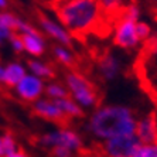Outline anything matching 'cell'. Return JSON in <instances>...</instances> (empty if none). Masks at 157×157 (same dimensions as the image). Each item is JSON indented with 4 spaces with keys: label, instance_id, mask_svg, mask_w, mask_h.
Instances as JSON below:
<instances>
[{
    "label": "cell",
    "instance_id": "6da1fadb",
    "mask_svg": "<svg viewBox=\"0 0 157 157\" xmlns=\"http://www.w3.org/2000/svg\"><path fill=\"white\" fill-rule=\"evenodd\" d=\"M137 115L130 106L123 103L98 105L89 115L84 129L89 137L102 143L123 135H135Z\"/></svg>",
    "mask_w": 157,
    "mask_h": 157
},
{
    "label": "cell",
    "instance_id": "7a4b0ae2",
    "mask_svg": "<svg viewBox=\"0 0 157 157\" xmlns=\"http://www.w3.org/2000/svg\"><path fill=\"white\" fill-rule=\"evenodd\" d=\"M102 9L98 0H65L57 9L58 21L71 34H84L94 29Z\"/></svg>",
    "mask_w": 157,
    "mask_h": 157
},
{
    "label": "cell",
    "instance_id": "3957f363",
    "mask_svg": "<svg viewBox=\"0 0 157 157\" xmlns=\"http://www.w3.org/2000/svg\"><path fill=\"white\" fill-rule=\"evenodd\" d=\"M64 84L68 89V95L84 110H94L99 105V92L95 85L85 75L70 71L64 77Z\"/></svg>",
    "mask_w": 157,
    "mask_h": 157
},
{
    "label": "cell",
    "instance_id": "277c9868",
    "mask_svg": "<svg viewBox=\"0 0 157 157\" xmlns=\"http://www.w3.org/2000/svg\"><path fill=\"white\" fill-rule=\"evenodd\" d=\"M37 143L44 149L65 147L74 154L84 149V139L77 130L71 128H57L38 136Z\"/></svg>",
    "mask_w": 157,
    "mask_h": 157
},
{
    "label": "cell",
    "instance_id": "5b68a950",
    "mask_svg": "<svg viewBox=\"0 0 157 157\" xmlns=\"http://www.w3.org/2000/svg\"><path fill=\"white\" fill-rule=\"evenodd\" d=\"M139 144L136 135L115 136L101 143V150L105 157H130Z\"/></svg>",
    "mask_w": 157,
    "mask_h": 157
},
{
    "label": "cell",
    "instance_id": "8992f818",
    "mask_svg": "<svg viewBox=\"0 0 157 157\" xmlns=\"http://www.w3.org/2000/svg\"><path fill=\"white\" fill-rule=\"evenodd\" d=\"M14 95L20 101L27 103H33L37 99L44 96V89H45V81L36 77L33 74L27 72L21 79L17 82L14 88H11Z\"/></svg>",
    "mask_w": 157,
    "mask_h": 157
},
{
    "label": "cell",
    "instance_id": "52a82bcc",
    "mask_svg": "<svg viewBox=\"0 0 157 157\" xmlns=\"http://www.w3.org/2000/svg\"><path fill=\"white\" fill-rule=\"evenodd\" d=\"M137 21L126 18L123 16L117 21L113 33V43L119 48H122V50H135L142 43L139 40V36H137V30H136V23Z\"/></svg>",
    "mask_w": 157,
    "mask_h": 157
},
{
    "label": "cell",
    "instance_id": "ba28073f",
    "mask_svg": "<svg viewBox=\"0 0 157 157\" xmlns=\"http://www.w3.org/2000/svg\"><path fill=\"white\" fill-rule=\"evenodd\" d=\"M38 24H40L43 34H45L48 38L54 40L57 44L67 45V47H70L72 44V34L62 26L58 20H55L50 16H40Z\"/></svg>",
    "mask_w": 157,
    "mask_h": 157
},
{
    "label": "cell",
    "instance_id": "9c48e42d",
    "mask_svg": "<svg viewBox=\"0 0 157 157\" xmlns=\"http://www.w3.org/2000/svg\"><path fill=\"white\" fill-rule=\"evenodd\" d=\"M140 75L147 89L157 95V44L147 48L140 61Z\"/></svg>",
    "mask_w": 157,
    "mask_h": 157
},
{
    "label": "cell",
    "instance_id": "30bf717a",
    "mask_svg": "<svg viewBox=\"0 0 157 157\" xmlns=\"http://www.w3.org/2000/svg\"><path fill=\"white\" fill-rule=\"evenodd\" d=\"M31 108H33V113L43 121L52 122V123H62L67 121L57 101L54 99H48L43 96L31 103Z\"/></svg>",
    "mask_w": 157,
    "mask_h": 157
},
{
    "label": "cell",
    "instance_id": "8fae6325",
    "mask_svg": "<svg viewBox=\"0 0 157 157\" xmlns=\"http://www.w3.org/2000/svg\"><path fill=\"white\" fill-rule=\"evenodd\" d=\"M136 137L140 143H156L157 142V115L150 112L137 116L135 130Z\"/></svg>",
    "mask_w": 157,
    "mask_h": 157
},
{
    "label": "cell",
    "instance_id": "7c38bea8",
    "mask_svg": "<svg viewBox=\"0 0 157 157\" xmlns=\"http://www.w3.org/2000/svg\"><path fill=\"white\" fill-rule=\"evenodd\" d=\"M123 70V64L119 55L115 52H108L102 55L98 62V74L101 79L105 82H112L121 75Z\"/></svg>",
    "mask_w": 157,
    "mask_h": 157
},
{
    "label": "cell",
    "instance_id": "4fadbf2b",
    "mask_svg": "<svg viewBox=\"0 0 157 157\" xmlns=\"http://www.w3.org/2000/svg\"><path fill=\"white\" fill-rule=\"evenodd\" d=\"M24 44V52L34 58H38L41 55H44L45 50H47V43L44 38L43 33H40L38 30H36V27H31L30 30H27L26 33L20 34Z\"/></svg>",
    "mask_w": 157,
    "mask_h": 157
},
{
    "label": "cell",
    "instance_id": "5bb4252c",
    "mask_svg": "<svg viewBox=\"0 0 157 157\" xmlns=\"http://www.w3.org/2000/svg\"><path fill=\"white\" fill-rule=\"evenodd\" d=\"M27 72H29L27 67L23 62L20 61L7 62L3 70V82H2V85H4L7 88H14L18 81L21 79Z\"/></svg>",
    "mask_w": 157,
    "mask_h": 157
},
{
    "label": "cell",
    "instance_id": "9a60e30c",
    "mask_svg": "<svg viewBox=\"0 0 157 157\" xmlns=\"http://www.w3.org/2000/svg\"><path fill=\"white\" fill-rule=\"evenodd\" d=\"M16 21L17 16L10 13V11H0V45L7 43L16 31Z\"/></svg>",
    "mask_w": 157,
    "mask_h": 157
},
{
    "label": "cell",
    "instance_id": "2e32d148",
    "mask_svg": "<svg viewBox=\"0 0 157 157\" xmlns=\"http://www.w3.org/2000/svg\"><path fill=\"white\" fill-rule=\"evenodd\" d=\"M27 71L30 74H33L36 77L41 78V79H52L55 75V71L48 62L41 61L38 58H31L27 62Z\"/></svg>",
    "mask_w": 157,
    "mask_h": 157
},
{
    "label": "cell",
    "instance_id": "e0dca14e",
    "mask_svg": "<svg viewBox=\"0 0 157 157\" xmlns=\"http://www.w3.org/2000/svg\"><path fill=\"white\" fill-rule=\"evenodd\" d=\"M57 103H58L59 109L62 110V113L65 116L67 121H72V119H81L84 116L85 110L78 105L74 99H71L70 96L62 99H57Z\"/></svg>",
    "mask_w": 157,
    "mask_h": 157
},
{
    "label": "cell",
    "instance_id": "ac0fdd59",
    "mask_svg": "<svg viewBox=\"0 0 157 157\" xmlns=\"http://www.w3.org/2000/svg\"><path fill=\"white\" fill-rule=\"evenodd\" d=\"M44 96L48 99H62L67 98L68 95V89H67L64 82H58V81H50L45 84V89H44Z\"/></svg>",
    "mask_w": 157,
    "mask_h": 157
},
{
    "label": "cell",
    "instance_id": "d6986e66",
    "mask_svg": "<svg viewBox=\"0 0 157 157\" xmlns=\"http://www.w3.org/2000/svg\"><path fill=\"white\" fill-rule=\"evenodd\" d=\"M52 55H54V58L64 67H72L75 64V55L74 52L70 50V47H67V45H59L57 44L54 48H52Z\"/></svg>",
    "mask_w": 157,
    "mask_h": 157
},
{
    "label": "cell",
    "instance_id": "ffe728a7",
    "mask_svg": "<svg viewBox=\"0 0 157 157\" xmlns=\"http://www.w3.org/2000/svg\"><path fill=\"white\" fill-rule=\"evenodd\" d=\"M130 157H157V142L140 143Z\"/></svg>",
    "mask_w": 157,
    "mask_h": 157
},
{
    "label": "cell",
    "instance_id": "44dd1931",
    "mask_svg": "<svg viewBox=\"0 0 157 157\" xmlns=\"http://www.w3.org/2000/svg\"><path fill=\"white\" fill-rule=\"evenodd\" d=\"M98 3L105 11H117L128 6V0H98Z\"/></svg>",
    "mask_w": 157,
    "mask_h": 157
},
{
    "label": "cell",
    "instance_id": "7402d4cb",
    "mask_svg": "<svg viewBox=\"0 0 157 157\" xmlns=\"http://www.w3.org/2000/svg\"><path fill=\"white\" fill-rule=\"evenodd\" d=\"M18 149V144L16 142L14 136L10 135V133H4L2 135V150H3V156L9 153H13Z\"/></svg>",
    "mask_w": 157,
    "mask_h": 157
},
{
    "label": "cell",
    "instance_id": "603a6c76",
    "mask_svg": "<svg viewBox=\"0 0 157 157\" xmlns=\"http://www.w3.org/2000/svg\"><path fill=\"white\" fill-rule=\"evenodd\" d=\"M136 30H137V36H139V40L142 41V43L149 40V37L151 36V29H150L149 24H147L146 21H143V20H139V21L136 23Z\"/></svg>",
    "mask_w": 157,
    "mask_h": 157
},
{
    "label": "cell",
    "instance_id": "cb8c5ba5",
    "mask_svg": "<svg viewBox=\"0 0 157 157\" xmlns=\"http://www.w3.org/2000/svg\"><path fill=\"white\" fill-rule=\"evenodd\" d=\"M7 43L13 52H16V54H23V52H24V44H23V40H21V37H20V34L14 33L9 38Z\"/></svg>",
    "mask_w": 157,
    "mask_h": 157
},
{
    "label": "cell",
    "instance_id": "d4e9b609",
    "mask_svg": "<svg viewBox=\"0 0 157 157\" xmlns=\"http://www.w3.org/2000/svg\"><path fill=\"white\" fill-rule=\"evenodd\" d=\"M123 17L130 18V20H135V21L140 20L139 6H136V4H128V6L123 9Z\"/></svg>",
    "mask_w": 157,
    "mask_h": 157
},
{
    "label": "cell",
    "instance_id": "484cf974",
    "mask_svg": "<svg viewBox=\"0 0 157 157\" xmlns=\"http://www.w3.org/2000/svg\"><path fill=\"white\" fill-rule=\"evenodd\" d=\"M52 157H74V153L65 147H54L51 149Z\"/></svg>",
    "mask_w": 157,
    "mask_h": 157
},
{
    "label": "cell",
    "instance_id": "4316f807",
    "mask_svg": "<svg viewBox=\"0 0 157 157\" xmlns=\"http://www.w3.org/2000/svg\"><path fill=\"white\" fill-rule=\"evenodd\" d=\"M3 157H30V156L26 153V151H23V150L17 149L16 151H13V153H9V154H6V156H3Z\"/></svg>",
    "mask_w": 157,
    "mask_h": 157
},
{
    "label": "cell",
    "instance_id": "83f0119b",
    "mask_svg": "<svg viewBox=\"0 0 157 157\" xmlns=\"http://www.w3.org/2000/svg\"><path fill=\"white\" fill-rule=\"evenodd\" d=\"M9 7V0H0V11L6 10Z\"/></svg>",
    "mask_w": 157,
    "mask_h": 157
},
{
    "label": "cell",
    "instance_id": "f1b7e54d",
    "mask_svg": "<svg viewBox=\"0 0 157 157\" xmlns=\"http://www.w3.org/2000/svg\"><path fill=\"white\" fill-rule=\"evenodd\" d=\"M3 70H4V64L0 62V84L3 82Z\"/></svg>",
    "mask_w": 157,
    "mask_h": 157
},
{
    "label": "cell",
    "instance_id": "f546056e",
    "mask_svg": "<svg viewBox=\"0 0 157 157\" xmlns=\"http://www.w3.org/2000/svg\"><path fill=\"white\" fill-rule=\"evenodd\" d=\"M0 157H3V150H2V135H0Z\"/></svg>",
    "mask_w": 157,
    "mask_h": 157
}]
</instances>
